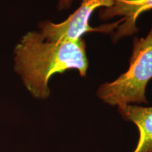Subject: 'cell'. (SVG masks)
<instances>
[{
    "label": "cell",
    "mask_w": 152,
    "mask_h": 152,
    "mask_svg": "<svg viewBox=\"0 0 152 152\" xmlns=\"http://www.w3.org/2000/svg\"><path fill=\"white\" fill-rule=\"evenodd\" d=\"M152 10V0H115L111 7L101 8L99 11L100 20H107L121 16L123 21L111 35L113 43L123 37L137 33V20L140 15Z\"/></svg>",
    "instance_id": "4"
},
{
    "label": "cell",
    "mask_w": 152,
    "mask_h": 152,
    "mask_svg": "<svg viewBox=\"0 0 152 152\" xmlns=\"http://www.w3.org/2000/svg\"><path fill=\"white\" fill-rule=\"evenodd\" d=\"M117 111L139 130L137 144L132 152H152V106L128 104L117 106Z\"/></svg>",
    "instance_id": "5"
},
{
    "label": "cell",
    "mask_w": 152,
    "mask_h": 152,
    "mask_svg": "<svg viewBox=\"0 0 152 152\" xmlns=\"http://www.w3.org/2000/svg\"><path fill=\"white\" fill-rule=\"evenodd\" d=\"M83 37L48 41L39 32H28L15 48V70L33 97L45 100L50 95L49 81L56 73L75 69L87 77L89 61Z\"/></svg>",
    "instance_id": "1"
},
{
    "label": "cell",
    "mask_w": 152,
    "mask_h": 152,
    "mask_svg": "<svg viewBox=\"0 0 152 152\" xmlns=\"http://www.w3.org/2000/svg\"><path fill=\"white\" fill-rule=\"evenodd\" d=\"M152 79V26L146 37H134L130 65L113 82L99 85L97 97L111 106L148 104L146 88Z\"/></svg>",
    "instance_id": "2"
},
{
    "label": "cell",
    "mask_w": 152,
    "mask_h": 152,
    "mask_svg": "<svg viewBox=\"0 0 152 152\" xmlns=\"http://www.w3.org/2000/svg\"><path fill=\"white\" fill-rule=\"evenodd\" d=\"M115 0H80L79 7L68 18L60 23H54L50 20H45L39 24V33L48 41L73 40L82 37L87 33H103L112 35L123 18L114 23L92 27L89 23L90 17L97 9L111 7Z\"/></svg>",
    "instance_id": "3"
},
{
    "label": "cell",
    "mask_w": 152,
    "mask_h": 152,
    "mask_svg": "<svg viewBox=\"0 0 152 152\" xmlns=\"http://www.w3.org/2000/svg\"><path fill=\"white\" fill-rule=\"evenodd\" d=\"M74 0H58L57 9L58 11L68 10L71 7Z\"/></svg>",
    "instance_id": "6"
}]
</instances>
